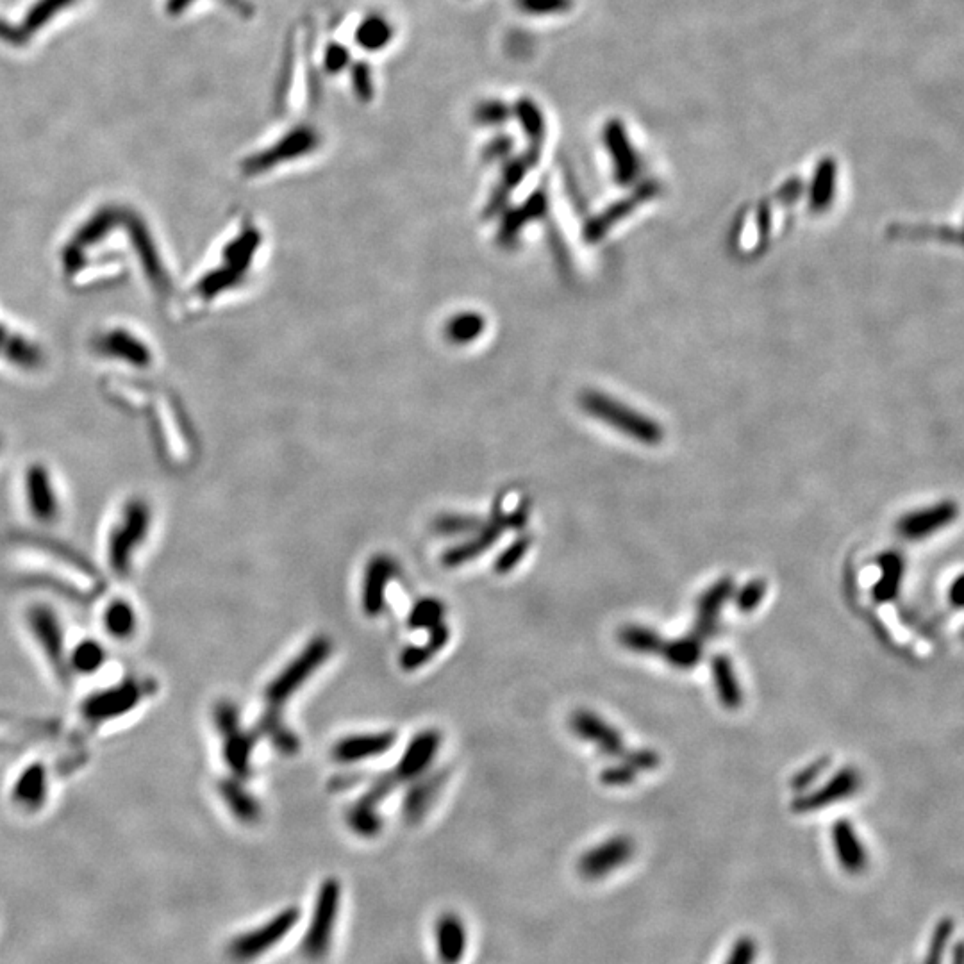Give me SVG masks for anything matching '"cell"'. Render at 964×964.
Instances as JSON below:
<instances>
[{"label":"cell","instance_id":"cell-3","mask_svg":"<svg viewBox=\"0 0 964 964\" xmlns=\"http://www.w3.org/2000/svg\"><path fill=\"white\" fill-rule=\"evenodd\" d=\"M300 922V909L297 906L284 907L266 923H261L252 931L241 932L227 945V956L234 963H252L261 956L274 950Z\"/></svg>","mask_w":964,"mask_h":964},{"label":"cell","instance_id":"cell-24","mask_svg":"<svg viewBox=\"0 0 964 964\" xmlns=\"http://www.w3.org/2000/svg\"><path fill=\"white\" fill-rule=\"evenodd\" d=\"M704 654V641L700 640L697 634H688L684 638L677 640H666L665 647L659 656L665 659L666 663L674 666L677 670H690L699 665L700 659Z\"/></svg>","mask_w":964,"mask_h":964},{"label":"cell","instance_id":"cell-13","mask_svg":"<svg viewBox=\"0 0 964 964\" xmlns=\"http://www.w3.org/2000/svg\"><path fill=\"white\" fill-rule=\"evenodd\" d=\"M399 572L395 559L386 554H377L368 561L361 588V606L366 616H379L386 607V591L391 579Z\"/></svg>","mask_w":964,"mask_h":964},{"label":"cell","instance_id":"cell-15","mask_svg":"<svg viewBox=\"0 0 964 964\" xmlns=\"http://www.w3.org/2000/svg\"><path fill=\"white\" fill-rule=\"evenodd\" d=\"M434 947L440 964H461L468 950V927L465 920L447 911L434 922Z\"/></svg>","mask_w":964,"mask_h":964},{"label":"cell","instance_id":"cell-7","mask_svg":"<svg viewBox=\"0 0 964 964\" xmlns=\"http://www.w3.org/2000/svg\"><path fill=\"white\" fill-rule=\"evenodd\" d=\"M634 850V841L629 836H613L582 854L577 863L579 875L586 881H600L627 865Z\"/></svg>","mask_w":964,"mask_h":964},{"label":"cell","instance_id":"cell-54","mask_svg":"<svg viewBox=\"0 0 964 964\" xmlns=\"http://www.w3.org/2000/svg\"><path fill=\"white\" fill-rule=\"evenodd\" d=\"M952 964H963V947L961 943L957 945L956 950H954V959H952Z\"/></svg>","mask_w":964,"mask_h":964},{"label":"cell","instance_id":"cell-39","mask_svg":"<svg viewBox=\"0 0 964 964\" xmlns=\"http://www.w3.org/2000/svg\"><path fill=\"white\" fill-rule=\"evenodd\" d=\"M531 547V538L529 536H522L518 540L513 541L509 547H507L495 561V572L500 575H506L516 568V566L522 563L527 550Z\"/></svg>","mask_w":964,"mask_h":964},{"label":"cell","instance_id":"cell-20","mask_svg":"<svg viewBox=\"0 0 964 964\" xmlns=\"http://www.w3.org/2000/svg\"><path fill=\"white\" fill-rule=\"evenodd\" d=\"M877 565L881 568V579L875 582L872 599L875 604H890L897 600L902 590V581L906 575V559L898 550H886L877 557Z\"/></svg>","mask_w":964,"mask_h":964},{"label":"cell","instance_id":"cell-27","mask_svg":"<svg viewBox=\"0 0 964 964\" xmlns=\"http://www.w3.org/2000/svg\"><path fill=\"white\" fill-rule=\"evenodd\" d=\"M618 643L624 649L636 652V654H661L665 647V638L659 632L645 627V625L629 624L620 627L618 631Z\"/></svg>","mask_w":964,"mask_h":964},{"label":"cell","instance_id":"cell-38","mask_svg":"<svg viewBox=\"0 0 964 964\" xmlns=\"http://www.w3.org/2000/svg\"><path fill=\"white\" fill-rule=\"evenodd\" d=\"M513 109L507 106L506 102L499 99L484 100L479 102L474 109L475 122L482 125H500L511 117Z\"/></svg>","mask_w":964,"mask_h":964},{"label":"cell","instance_id":"cell-34","mask_svg":"<svg viewBox=\"0 0 964 964\" xmlns=\"http://www.w3.org/2000/svg\"><path fill=\"white\" fill-rule=\"evenodd\" d=\"M513 115L518 118L520 124L524 125L525 133L532 142L540 143L545 134V124H543L540 108L531 99H518L513 108Z\"/></svg>","mask_w":964,"mask_h":964},{"label":"cell","instance_id":"cell-5","mask_svg":"<svg viewBox=\"0 0 964 964\" xmlns=\"http://www.w3.org/2000/svg\"><path fill=\"white\" fill-rule=\"evenodd\" d=\"M320 145V134L316 133L315 127L311 125H299L291 129L290 133L284 134L279 142L272 145L270 149L259 152L256 156L247 159L243 163V170L247 175L261 174L263 170L281 165L291 159L306 156L313 152Z\"/></svg>","mask_w":964,"mask_h":964},{"label":"cell","instance_id":"cell-30","mask_svg":"<svg viewBox=\"0 0 964 964\" xmlns=\"http://www.w3.org/2000/svg\"><path fill=\"white\" fill-rule=\"evenodd\" d=\"M650 195H652V190L647 188V190H643V192L636 193L631 199L622 200L620 204H616V206H613L609 211H606L602 217L593 220V222L588 225V229H586L588 240H600L607 231H611L613 225L618 224L622 218L627 217L632 209L638 208L643 200L649 199Z\"/></svg>","mask_w":964,"mask_h":964},{"label":"cell","instance_id":"cell-49","mask_svg":"<svg viewBox=\"0 0 964 964\" xmlns=\"http://www.w3.org/2000/svg\"><path fill=\"white\" fill-rule=\"evenodd\" d=\"M757 957L756 941L752 938H740L732 945L731 952L727 956L725 964H754Z\"/></svg>","mask_w":964,"mask_h":964},{"label":"cell","instance_id":"cell-31","mask_svg":"<svg viewBox=\"0 0 964 964\" xmlns=\"http://www.w3.org/2000/svg\"><path fill=\"white\" fill-rule=\"evenodd\" d=\"M445 611H447L445 604L440 599L425 597V599L418 600L408 616L409 629L429 631V629H433L443 622Z\"/></svg>","mask_w":964,"mask_h":964},{"label":"cell","instance_id":"cell-26","mask_svg":"<svg viewBox=\"0 0 964 964\" xmlns=\"http://www.w3.org/2000/svg\"><path fill=\"white\" fill-rule=\"evenodd\" d=\"M259 732L265 734L274 743V747L283 752L286 756H293L300 750L299 736L291 731L290 727L284 723L279 709L268 707V711L263 713L258 725Z\"/></svg>","mask_w":964,"mask_h":964},{"label":"cell","instance_id":"cell-6","mask_svg":"<svg viewBox=\"0 0 964 964\" xmlns=\"http://www.w3.org/2000/svg\"><path fill=\"white\" fill-rule=\"evenodd\" d=\"M149 527V509L143 502H133L125 507L124 516L115 525L111 534L109 559L117 574H127L133 550L142 543Z\"/></svg>","mask_w":964,"mask_h":964},{"label":"cell","instance_id":"cell-50","mask_svg":"<svg viewBox=\"0 0 964 964\" xmlns=\"http://www.w3.org/2000/svg\"><path fill=\"white\" fill-rule=\"evenodd\" d=\"M77 666L81 670H92L102 661V654L95 645H84L81 650H77Z\"/></svg>","mask_w":964,"mask_h":964},{"label":"cell","instance_id":"cell-33","mask_svg":"<svg viewBox=\"0 0 964 964\" xmlns=\"http://www.w3.org/2000/svg\"><path fill=\"white\" fill-rule=\"evenodd\" d=\"M43 790H45L43 770L40 766H33L18 781L17 795L20 798L18 802L25 807H38L43 802Z\"/></svg>","mask_w":964,"mask_h":964},{"label":"cell","instance_id":"cell-18","mask_svg":"<svg viewBox=\"0 0 964 964\" xmlns=\"http://www.w3.org/2000/svg\"><path fill=\"white\" fill-rule=\"evenodd\" d=\"M832 845L838 863L848 875H861L866 872L870 857L861 838L857 836L854 825L848 820H838L831 829Z\"/></svg>","mask_w":964,"mask_h":964},{"label":"cell","instance_id":"cell-28","mask_svg":"<svg viewBox=\"0 0 964 964\" xmlns=\"http://www.w3.org/2000/svg\"><path fill=\"white\" fill-rule=\"evenodd\" d=\"M345 822L349 825L350 831L361 838H375L383 831V816L379 813V806H375L363 797L347 809Z\"/></svg>","mask_w":964,"mask_h":964},{"label":"cell","instance_id":"cell-47","mask_svg":"<svg viewBox=\"0 0 964 964\" xmlns=\"http://www.w3.org/2000/svg\"><path fill=\"white\" fill-rule=\"evenodd\" d=\"M482 331V320L477 316H459L449 327L452 340L468 341Z\"/></svg>","mask_w":964,"mask_h":964},{"label":"cell","instance_id":"cell-45","mask_svg":"<svg viewBox=\"0 0 964 964\" xmlns=\"http://www.w3.org/2000/svg\"><path fill=\"white\" fill-rule=\"evenodd\" d=\"M516 8L532 17H545L561 13L570 6V0H515Z\"/></svg>","mask_w":964,"mask_h":964},{"label":"cell","instance_id":"cell-36","mask_svg":"<svg viewBox=\"0 0 964 964\" xmlns=\"http://www.w3.org/2000/svg\"><path fill=\"white\" fill-rule=\"evenodd\" d=\"M768 584L765 579H752L743 588L734 591V604L740 613H752L757 606L765 599Z\"/></svg>","mask_w":964,"mask_h":964},{"label":"cell","instance_id":"cell-52","mask_svg":"<svg viewBox=\"0 0 964 964\" xmlns=\"http://www.w3.org/2000/svg\"><path fill=\"white\" fill-rule=\"evenodd\" d=\"M961 582H963V577H957L954 584L950 586V590H948V602H950L952 606L957 607V609L963 606V600H961Z\"/></svg>","mask_w":964,"mask_h":964},{"label":"cell","instance_id":"cell-53","mask_svg":"<svg viewBox=\"0 0 964 964\" xmlns=\"http://www.w3.org/2000/svg\"><path fill=\"white\" fill-rule=\"evenodd\" d=\"M197 0H168L167 9L170 15H179L184 9L190 8Z\"/></svg>","mask_w":964,"mask_h":964},{"label":"cell","instance_id":"cell-1","mask_svg":"<svg viewBox=\"0 0 964 964\" xmlns=\"http://www.w3.org/2000/svg\"><path fill=\"white\" fill-rule=\"evenodd\" d=\"M341 909V884L338 879H325L316 891L315 907L308 931L300 943V952L309 963H322L333 947L334 929Z\"/></svg>","mask_w":964,"mask_h":964},{"label":"cell","instance_id":"cell-11","mask_svg":"<svg viewBox=\"0 0 964 964\" xmlns=\"http://www.w3.org/2000/svg\"><path fill=\"white\" fill-rule=\"evenodd\" d=\"M570 729L577 738L588 741L609 757H622L625 754L624 736L616 731L611 723L590 709H577L570 716Z\"/></svg>","mask_w":964,"mask_h":964},{"label":"cell","instance_id":"cell-9","mask_svg":"<svg viewBox=\"0 0 964 964\" xmlns=\"http://www.w3.org/2000/svg\"><path fill=\"white\" fill-rule=\"evenodd\" d=\"M525 520H527L525 507H520L515 515L497 516L491 524L482 525L479 531H475L474 536L466 543H461V545H456V547L447 550L441 557V563L447 568H456V566L466 565V563L474 561L490 547H493V543L499 540L504 527H507V525L524 527Z\"/></svg>","mask_w":964,"mask_h":964},{"label":"cell","instance_id":"cell-25","mask_svg":"<svg viewBox=\"0 0 964 964\" xmlns=\"http://www.w3.org/2000/svg\"><path fill=\"white\" fill-rule=\"evenodd\" d=\"M395 36V29L388 18L379 13H370L359 22L356 29V43L368 52H379L390 45Z\"/></svg>","mask_w":964,"mask_h":964},{"label":"cell","instance_id":"cell-44","mask_svg":"<svg viewBox=\"0 0 964 964\" xmlns=\"http://www.w3.org/2000/svg\"><path fill=\"white\" fill-rule=\"evenodd\" d=\"M350 81H352V88H354V93L361 102H370L372 97H374V79H372V70L366 65V63H356L350 68Z\"/></svg>","mask_w":964,"mask_h":964},{"label":"cell","instance_id":"cell-21","mask_svg":"<svg viewBox=\"0 0 964 964\" xmlns=\"http://www.w3.org/2000/svg\"><path fill=\"white\" fill-rule=\"evenodd\" d=\"M711 674L715 684L718 702L729 711H736L743 706V690H741L738 675L734 670L731 659L725 654H716L711 659Z\"/></svg>","mask_w":964,"mask_h":964},{"label":"cell","instance_id":"cell-2","mask_svg":"<svg viewBox=\"0 0 964 964\" xmlns=\"http://www.w3.org/2000/svg\"><path fill=\"white\" fill-rule=\"evenodd\" d=\"M582 408L604 424L613 425L620 433L627 434L632 440L641 441L645 445H659L665 438L663 427L657 424L656 420L647 418L597 391L584 393Z\"/></svg>","mask_w":964,"mask_h":964},{"label":"cell","instance_id":"cell-46","mask_svg":"<svg viewBox=\"0 0 964 964\" xmlns=\"http://www.w3.org/2000/svg\"><path fill=\"white\" fill-rule=\"evenodd\" d=\"M620 759H624L625 763H629L638 773L652 772V770H656L657 766L661 765V756L652 748L625 750L624 756Z\"/></svg>","mask_w":964,"mask_h":964},{"label":"cell","instance_id":"cell-41","mask_svg":"<svg viewBox=\"0 0 964 964\" xmlns=\"http://www.w3.org/2000/svg\"><path fill=\"white\" fill-rule=\"evenodd\" d=\"M829 766H831V757H818L811 765L802 768L795 777H791V788L798 791V793H804V791H807V788H811V786L822 777L823 772H825Z\"/></svg>","mask_w":964,"mask_h":964},{"label":"cell","instance_id":"cell-12","mask_svg":"<svg viewBox=\"0 0 964 964\" xmlns=\"http://www.w3.org/2000/svg\"><path fill=\"white\" fill-rule=\"evenodd\" d=\"M959 515V507L952 500L907 513L898 520L897 531L904 540H925L943 527L952 524Z\"/></svg>","mask_w":964,"mask_h":964},{"label":"cell","instance_id":"cell-42","mask_svg":"<svg viewBox=\"0 0 964 964\" xmlns=\"http://www.w3.org/2000/svg\"><path fill=\"white\" fill-rule=\"evenodd\" d=\"M640 773L636 772L629 763H625L624 759H620V763L616 765L607 766L600 773V782L604 786H609V788H624V786H629L632 782L638 779Z\"/></svg>","mask_w":964,"mask_h":964},{"label":"cell","instance_id":"cell-14","mask_svg":"<svg viewBox=\"0 0 964 964\" xmlns=\"http://www.w3.org/2000/svg\"><path fill=\"white\" fill-rule=\"evenodd\" d=\"M441 745V734L434 729L418 732L413 740L409 741L408 748L400 757L399 765L395 766L391 773L395 781L409 782L420 779L427 768L434 761V756L438 754Z\"/></svg>","mask_w":964,"mask_h":964},{"label":"cell","instance_id":"cell-22","mask_svg":"<svg viewBox=\"0 0 964 964\" xmlns=\"http://www.w3.org/2000/svg\"><path fill=\"white\" fill-rule=\"evenodd\" d=\"M27 499L34 516H38L40 520H52L58 513L52 482L40 466H33L27 475Z\"/></svg>","mask_w":964,"mask_h":964},{"label":"cell","instance_id":"cell-19","mask_svg":"<svg viewBox=\"0 0 964 964\" xmlns=\"http://www.w3.org/2000/svg\"><path fill=\"white\" fill-rule=\"evenodd\" d=\"M445 781H447V772L443 770L425 775L420 781H416L402 800L404 820L409 823L420 822L429 811V807L433 806L436 797L440 795Z\"/></svg>","mask_w":964,"mask_h":964},{"label":"cell","instance_id":"cell-8","mask_svg":"<svg viewBox=\"0 0 964 964\" xmlns=\"http://www.w3.org/2000/svg\"><path fill=\"white\" fill-rule=\"evenodd\" d=\"M861 788V775L854 766H845L840 772L834 773L829 781L820 788L800 795L791 802V811L797 815L815 813L825 807L843 802L845 798L854 797Z\"/></svg>","mask_w":964,"mask_h":964},{"label":"cell","instance_id":"cell-16","mask_svg":"<svg viewBox=\"0 0 964 964\" xmlns=\"http://www.w3.org/2000/svg\"><path fill=\"white\" fill-rule=\"evenodd\" d=\"M397 741V734L391 731L366 732L354 734L338 741L333 747L331 757L341 765H352L388 752Z\"/></svg>","mask_w":964,"mask_h":964},{"label":"cell","instance_id":"cell-35","mask_svg":"<svg viewBox=\"0 0 964 964\" xmlns=\"http://www.w3.org/2000/svg\"><path fill=\"white\" fill-rule=\"evenodd\" d=\"M952 934H954V920L943 918V920L934 927V931H932L929 948H927V954H925V959H923L922 964L945 963V956H947L948 945H950V940H952Z\"/></svg>","mask_w":964,"mask_h":964},{"label":"cell","instance_id":"cell-29","mask_svg":"<svg viewBox=\"0 0 964 964\" xmlns=\"http://www.w3.org/2000/svg\"><path fill=\"white\" fill-rule=\"evenodd\" d=\"M220 793L225 804L233 811V815L243 823H256L261 818V806L258 800L249 795L236 781H224L220 784Z\"/></svg>","mask_w":964,"mask_h":964},{"label":"cell","instance_id":"cell-48","mask_svg":"<svg viewBox=\"0 0 964 964\" xmlns=\"http://www.w3.org/2000/svg\"><path fill=\"white\" fill-rule=\"evenodd\" d=\"M350 54L347 47L341 43L333 42L324 52V68L327 74H340L345 68L349 67Z\"/></svg>","mask_w":964,"mask_h":964},{"label":"cell","instance_id":"cell-51","mask_svg":"<svg viewBox=\"0 0 964 964\" xmlns=\"http://www.w3.org/2000/svg\"><path fill=\"white\" fill-rule=\"evenodd\" d=\"M361 781H365V775H361V773H343V775H338V777H334L333 781H331V790H349V788L358 786Z\"/></svg>","mask_w":964,"mask_h":964},{"label":"cell","instance_id":"cell-43","mask_svg":"<svg viewBox=\"0 0 964 964\" xmlns=\"http://www.w3.org/2000/svg\"><path fill=\"white\" fill-rule=\"evenodd\" d=\"M106 627L111 634H115L118 638H124L127 634H131L134 627L133 611L125 604L111 607L108 615H106Z\"/></svg>","mask_w":964,"mask_h":964},{"label":"cell","instance_id":"cell-10","mask_svg":"<svg viewBox=\"0 0 964 964\" xmlns=\"http://www.w3.org/2000/svg\"><path fill=\"white\" fill-rule=\"evenodd\" d=\"M218 731L224 734V756L227 765L231 766L238 777H249L250 756H252V738L247 732L241 731L238 709L224 702L217 709Z\"/></svg>","mask_w":964,"mask_h":964},{"label":"cell","instance_id":"cell-17","mask_svg":"<svg viewBox=\"0 0 964 964\" xmlns=\"http://www.w3.org/2000/svg\"><path fill=\"white\" fill-rule=\"evenodd\" d=\"M736 591L734 581L729 575L718 579L715 584H711L702 595L697 604V624L695 631L700 640H709L718 632V616L722 613L725 604L732 599Z\"/></svg>","mask_w":964,"mask_h":964},{"label":"cell","instance_id":"cell-4","mask_svg":"<svg viewBox=\"0 0 964 964\" xmlns=\"http://www.w3.org/2000/svg\"><path fill=\"white\" fill-rule=\"evenodd\" d=\"M331 652H333V643L329 638L316 636L315 640L309 641L308 645L300 650L299 656L288 663L283 672L268 684L265 691L268 707L281 709L291 695L297 693L302 688V684L324 665L331 656Z\"/></svg>","mask_w":964,"mask_h":964},{"label":"cell","instance_id":"cell-37","mask_svg":"<svg viewBox=\"0 0 964 964\" xmlns=\"http://www.w3.org/2000/svg\"><path fill=\"white\" fill-rule=\"evenodd\" d=\"M434 531L443 536H459L465 532L479 531L482 522L475 516L445 515L433 524Z\"/></svg>","mask_w":964,"mask_h":964},{"label":"cell","instance_id":"cell-23","mask_svg":"<svg viewBox=\"0 0 964 964\" xmlns=\"http://www.w3.org/2000/svg\"><path fill=\"white\" fill-rule=\"evenodd\" d=\"M449 640L450 629L445 625V622H441L440 625L429 629V638L424 645H411L408 649H404V652L400 654V666L406 672L418 670L420 666L427 665L449 643Z\"/></svg>","mask_w":964,"mask_h":964},{"label":"cell","instance_id":"cell-40","mask_svg":"<svg viewBox=\"0 0 964 964\" xmlns=\"http://www.w3.org/2000/svg\"><path fill=\"white\" fill-rule=\"evenodd\" d=\"M832 181H834V170L831 165H823L816 175L813 195H811V206L815 211H823L829 208L832 202Z\"/></svg>","mask_w":964,"mask_h":964},{"label":"cell","instance_id":"cell-32","mask_svg":"<svg viewBox=\"0 0 964 964\" xmlns=\"http://www.w3.org/2000/svg\"><path fill=\"white\" fill-rule=\"evenodd\" d=\"M75 0H38L34 2L33 8L29 9L25 18L24 33H34L40 31L43 25L49 24L54 20L59 11L70 8Z\"/></svg>","mask_w":964,"mask_h":964}]
</instances>
